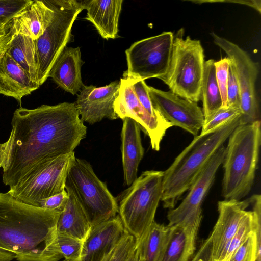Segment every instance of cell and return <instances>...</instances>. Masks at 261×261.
<instances>
[{"label": "cell", "mask_w": 261, "mask_h": 261, "mask_svg": "<svg viewBox=\"0 0 261 261\" xmlns=\"http://www.w3.org/2000/svg\"><path fill=\"white\" fill-rule=\"evenodd\" d=\"M54 10L52 20L42 35L36 40L38 84L48 77L52 66L66 45L71 41L72 28L84 9L82 1H48Z\"/></svg>", "instance_id": "obj_8"}, {"label": "cell", "mask_w": 261, "mask_h": 261, "mask_svg": "<svg viewBox=\"0 0 261 261\" xmlns=\"http://www.w3.org/2000/svg\"><path fill=\"white\" fill-rule=\"evenodd\" d=\"M215 62L214 60L210 59L204 64L201 90L204 121L222 107V97L216 79Z\"/></svg>", "instance_id": "obj_27"}, {"label": "cell", "mask_w": 261, "mask_h": 261, "mask_svg": "<svg viewBox=\"0 0 261 261\" xmlns=\"http://www.w3.org/2000/svg\"><path fill=\"white\" fill-rule=\"evenodd\" d=\"M119 88L120 81L117 80L100 87L84 85L74 102L82 121L93 124L103 118H118L114 110V103Z\"/></svg>", "instance_id": "obj_15"}, {"label": "cell", "mask_w": 261, "mask_h": 261, "mask_svg": "<svg viewBox=\"0 0 261 261\" xmlns=\"http://www.w3.org/2000/svg\"><path fill=\"white\" fill-rule=\"evenodd\" d=\"M54 13L48 1H33L22 13L13 19L10 26L16 32L36 40L50 23Z\"/></svg>", "instance_id": "obj_22"}, {"label": "cell", "mask_w": 261, "mask_h": 261, "mask_svg": "<svg viewBox=\"0 0 261 261\" xmlns=\"http://www.w3.org/2000/svg\"><path fill=\"white\" fill-rule=\"evenodd\" d=\"M66 191L69 195L68 199L59 215L56 231L83 242L91 226L85 212L74 196L70 191Z\"/></svg>", "instance_id": "obj_24"}, {"label": "cell", "mask_w": 261, "mask_h": 261, "mask_svg": "<svg viewBox=\"0 0 261 261\" xmlns=\"http://www.w3.org/2000/svg\"><path fill=\"white\" fill-rule=\"evenodd\" d=\"M65 190L74 196L85 212L91 227L116 216L117 200L100 180L90 164L74 158L67 172Z\"/></svg>", "instance_id": "obj_7"}, {"label": "cell", "mask_w": 261, "mask_h": 261, "mask_svg": "<svg viewBox=\"0 0 261 261\" xmlns=\"http://www.w3.org/2000/svg\"><path fill=\"white\" fill-rule=\"evenodd\" d=\"M80 48L66 46L57 57L48 74V77L67 92L74 95L84 86L82 80Z\"/></svg>", "instance_id": "obj_18"}, {"label": "cell", "mask_w": 261, "mask_h": 261, "mask_svg": "<svg viewBox=\"0 0 261 261\" xmlns=\"http://www.w3.org/2000/svg\"><path fill=\"white\" fill-rule=\"evenodd\" d=\"M69 195L65 189L61 193L43 200L40 207L61 213L67 203Z\"/></svg>", "instance_id": "obj_36"}, {"label": "cell", "mask_w": 261, "mask_h": 261, "mask_svg": "<svg viewBox=\"0 0 261 261\" xmlns=\"http://www.w3.org/2000/svg\"><path fill=\"white\" fill-rule=\"evenodd\" d=\"M60 212L30 205L0 193V261H59Z\"/></svg>", "instance_id": "obj_2"}, {"label": "cell", "mask_w": 261, "mask_h": 261, "mask_svg": "<svg viewBox=\"0 0 261 261\" xmlns=\"http://www.w3.org/2000/svg\"><path fill=\"white\" fill-rule=\"evenodd\" d=\"M137 244L136 238L127 233L116 247L107 261H127Z\"/></svg>", "instance_id": "obj_34"}, {"label": "cell", "mask_w": 261, "mask_h": 261, "mask_svg": "<svg viewBox=\"0 0 261 261\" xmlns=\"http://www.w3.org/2000/svg\"><path fill=\"white\" fill-rule=\"evenodd\" d=\"M260 255V230L252 233L237 249L228 261H256Z\"/></svg>", "instance_id": "obj_28"}, {"label": "cell", "mask_w": 261, "mask_h": 261, "mask_svg": "<svg viewBox=\"0 0 261 261\" xmlns=\"http://www.w3.org/2000/svg\"><path fill=\"white\" fill-rule=\"evenodd\" d=\"M114 110L118 117L130 118L150 139L152 149L159 151L161 142L166 131L172 126L165 119L151 116L138 99L127 79L120 80L119 94L114 103Z\"/></svg>", "instance_id": "obj_14"}, {"label": "cell", "mask_w": 261, "mask_h": 261, "mask_svg": "<svg viewBox=\"0 0 261 261\" xmlns=\"http://www.w3.org/2000/svg\"><path fill=\"white\" fill-rule=\"evenodd\" d=\"M134 90V91L145 110L153 117L158 119H164L152 107L148 94V86L145 80L137 79H127Z\"/></svg>", "instance_id": "obj_32"}, {"label": "cell", "mask_w": 261, "mask_h": 261, "mask_svg": "<svg viewBox=\"0 0 261 261\" xmlns=\"http://www.w3.org/2000/svg\"><path fill=\"white\" fill-rule=\"evenodd\" d=\"M164 171L143 172L116 198L118 215L125 230L137 240L154 221L163 193Z\"/></svg>", "instance_id": "obj_5"}, {"label": "cell", "mask_w": 261, "mask_h": 261, "mask_svg": "<svg viewBox=\"0 0 261 261\" xmlns=\"http://www.w3.org/2000/svg\"><path fill=\"white\" fill-rule=\"evenodd\" d=\"M191 2H194L197 4H202L203 3H212V2H230V3H236L242 5H247L248 6L252 7L259 13H260L261 10V3L260 0H245V1H191Z\"/></svg>", "instance_id": "obj_39"}, {"label": "cell", "mask_w": 261, "mask_h": 261, "mask_svg": "<svg viewBox=\"0 0 261 261\" xmlns=\"http://www.w3.org/2000/svg\"><path fill=\"white\" fill-rule=\"evenodd\" d=\"M9 138L3 144V181L13 190L56 158L74 151L87 127L75 103L42 105L14 112Z\"/></svg>", "instance_id": "obj_1"}, {"label": "cell", "mask_w": 261, "mask_h": 261, "mask_svg": "<svg viewBox=\"0 0 261 261\" xmlns=\"http://www.w3.org/2000/svg\"><path fill=\"white\" fill-rule=\"evenodd\" d=\"M148 94L154 109L172 126L179 127L194 137L201 129L204 117L197 102L181 97L170 90L162 91L148 86Z\"/></svg>", "instance_id": "obj_13"}, {"label": "cell", "mask_w": 261, "mask_h": 261, "mask_svg": "<svg viewBox=\"0 0 261 261\" xmlns=\"http://www.w3.org/2000/svg\"><path fill=\"white\" fill-rule=\"evenodd\" d=\"M215 44L224 51L230 60L232 69L239 85L240 124L253 122L258 119V107L255 92V83L259 72V64L253 61L249 54L236 44L214 33L211 34Z\"/></svg>", "instance_id": "obj_10"}, {"label": "cell", "mask_w": 261, "mask_h": 261, "mask_svg": "<svg viewBox=\"0 0 261 261\" xmlns=\"http://www.w3.org/2000/svg\"><path fill=\"white\" fill-rule=\"evenodd\" d=\"M56 239L58 251L61 258L67 260H79L82 246V241L58 232Z\"/></svg>", "instance_id": "obj_29"}, {"label": "cell", "mask_w": 261, "mask_h": 261, "mask_svg": "<svg viewBox=\"0 0 261 261\" xmlns=\"http://www.w3.org/2000/svg\"><path fill=\"white\" fill-rule=\"evenodd\" d=\"M140 132L134 120L127 117L123 119L121 151L124 181L128 186L137 178L138 166L144 154Z\"/></svg>", "instance_id": "obj_19"}, {"label": "cell", "mask_w": 261, "mask_h": 261, "mask_svg": "<svg viewBox=\"0 0 261 261\" xmlns=\"http://www.w3.org/2000/svg\"><path fill=\"white\" fill-rule=\"evenodd\" d=\"M173 39L172 32H163L133 43L125 50L127 69L123 78L160 79L169 65Z\"/></svg>", "instance_id": "obj_9"}, {"label": "cell", "mask_w": 261, "mask_h": 261, "mask_svg": "<svg viewBox=\"0 0 261 261\" xmlns=\"http://www.w3.org/2000/svg\"><path fill=\"white\" fill-rule=\"evenodd\" d=\"M227 107L240 108L241 106V96L238 84L233 72L230 68L229 69L228 81L227 87Z\"/></svg>", "instance_id": "obj_35"}, {"label": "cell", "mask_w": 261, "mask_h": 261, "mask_svg": "<svg viewBox=\"0 0 261 261\" xmlns=\"http://www.w3.org/2000/svg\"><path fill=\"white\" fill-rule=\"evenodd\" d=\"M211 261H220V260H214L212 258L211 259Z\"/></svg>", "instance_id": "obj_42"}, {"label": "cell", "mask_w": 261, "mask_h": 261, "mask_svg": "<svg viewBox=\"0 0 261 261\" xmlns=\"http://www.w3.org/2000/svg\"><path fill=\"white\" fill-rule=\"evenodd\" d=\"M63 261H72V260H64Z\"/></svg>", "instance_id": "obj_43"}, {"label": "cell", "mask_w": 261, "mask_h": 261, "mask_svg": "<svg viewBox=\"0 0 261 261\" xmlns=\"http://www.w3.org/2000/svg\"><path fill=\"white\" fill-rule=\"evenodd\" d=\"M10 29L11 38L6 51L23 69L30 80L39 85L36 40L25 34L16 32L10 25Z\"/></svg>", "instance_id": "obj_23"}, {"label": "cell", "mask_w": 261, "mask_h": 261, "mask_svg": "<svg viewBox=\"0 0 261 261\" xmlns=\"http://www.w3.org/2000/svg\"><path fill=\"white\" fill-rule=\"evenodd\" d=\"M222 162V196L241 200L250 192L257 168L261 143L260 121L240 124L228 137Z\"/></svg>", "instance_id": "obj_4"}, {"label": "cell", "mask_w": 261, "mask_h": 261, "mask_svg": "<svg viewBox=\"0 0 261 261\" xmlns=\"http://www.w3.org/2000/svg\"><path fill=\"white\" fill-rule=\"evenodd\" d=\"M10 23L0 22V55L7 50L11 40Z\"/></svg>", "instance_id": "obj_38"}, {"label": "cell", "mask_w": 261, "mask_h": 261, "mask_svg": "<svg viewBox=\"0 0 261 261\" xmlns=\"http://www.w3.org/2000/svg\"><path fill=\"white\" fill-rule=\"evenodd\" d=\"M242 114L213 129L194 137L192 142L164 171L163 207H175L205 166L240 124Z\"/></svg>", "instance_id": "obj_3"}, {"label": "cell", "mask_w": 261, "mask_h": 261, "mask_svg": "<svg viewBox=\"0 0 261 261\" xmlns=\"http://www.w3.org/2000/svg\"><path fill=\"white\" fill-rule=\"evenodd\" d=\"M230 60L229 58H222L215 62V75L222 100V107H227V87Z\"/></svg>", "instance_id": "obj_33"}, {"label": "cell", "mask_w": 261, "mask_h": 261, "mask_svg": "<svg viewBox=\"0 0 261 261\" xmlns=\"http://www.w3.org/2000/svg\"><path fill=\"white\" fill-rule=\"evenodd\" d=\"M199 228L174 227L162 261H190Z\"/></svg>", "instance_id": "obj_26"}, {"label": "cell", "mask_w": 261, "mask_h": 261, "mask_svg": "<svg viewBox=\"0 0 261 261\" xmlns=\"http://www.w3.org/2000/svg\"><path fill=\"white\" fill-rule=\"evenodd\" d=\"M184 29L174 36L169 65L160 79L179 96L197 103L204 69V50L198 40L184 38Z\"/></svg>", "instance_id": "obj_6"}, {"label": "cell", "mask_w": 261, "mask_h": 261, "mask_svg": "<svg viewBox=\"0 0 261 261\" xmlns=\"http://www.w3.org/2000/svg\"><path fill=\"white\" fill-rule=\"evenodd\" d=\"M74 152L61 155L25 182L8 193L25 204L40 207L41 202L65 189L69 168Z\"/></svg>", "instance_id": "obj_12"}, {"label": "cell", "mask_w": 261, "mask_h": 261, "mask_svg": "<svg viewBox=\"0 0 261 261\" xmlns=\"http://www.w3.org/2000/svg\"><path fill=\"white\" fill-rule=\"evenodd\" d=\"M225 148L223 145L210 160L188 190V194L180 204L168 211L167 217L169 226L199 227L202 217V205L222 163Z\"/></svg>", "instance_id": "obj_11"}, {"label": "cell", "mask_w": 261, "mask_h": 261, "mask_svg": "<svg viewBox=\"0 0 261 261\" xmlns=\"http://www.w3.org/2000/svg\"><path fill=\"white\" fill-rule=\"evenodd\" d=\"M87 10L85 19L91 22L102 38L118 37V20L123 0L82 1Z\"/></svg>", "instance_id": "obj_20"}, {"label": "cell", "mask_w": 261, "mask_h": 261, "mask_svg": "<svg viewBox=\"0 0 261 261\" xmlns=\"http://www.w3.org/2000/svg\"><path fill=\"white\" fill-rule=\"evenodd\" d=\"M4 158V149L3 144H0V167H1L2 163Z\"/></svg>", "instance_id": "obj_41"}, {"label": "cell", "mask_w": 261, "mask_h": 261, "mask_svg": "<svg viewBox=\"0 0 261 261\" xmlns=\"http://www.w3.org/2000/svg\"><path fill=\"white\" fill-rule=\"evenodd\" d=\"M174 229V226L161 224L154 221L137 240L136 246L142 260L162 261Z\"/></svg>", "instance_id": "obj_25"}, {"label": "cell", "mask_w": 261, "mask_h": 261, "mask_svg": "<svg viewBox=\"0 0 261 261\" xmlns=\"http://www.w3.org/2000/svg\"><path fill=\"white\" fill-rule=\"evenodd\" d=\"M137 245V244H136ZM127 261H142L138 249L136 246Z\"/></svg>", "instance_id": "obj_40"}, {"label": "cell", "mask_w": 261, "mask_h": 261, "mask_svg": "<svg viewBox=\"0 0 261 261\" xmlns=\"http://www.w3.org/2000/svg\"><path fill=\"white\" fill-rule=\"evenodd\" d=\"M39 87L6 51L0 55V94L12 97L21 103L23 96Z\"/></svg>", "instance_id": "obj_21"}, {"label": "cell", "mask_w": 261, "mask_h": 261, "mask_svg": "<svg viewBox=\"0 0 261 261\" xmlns=\"http://www.w3.org/2000/svg\"><path fill=\"white\" fill-rule=\"evenodd\" d=\"M127 233L118 214L91 227L78 261H107Z\"/></svg>", "instance_id": "obj_16"}, {"label": "cell", "mask_w": 261, "mask_h": 261, "mask_svg": "<svg viewBox=\"0 0 261 261\" xmlns=\"http://www.w3.org/2000/svg\"><path fill=\"white\" fill-rule=\"evenodd\" d=\"M252 200L251 196L243 200H224L218 202V218L210 236L213 259L221 260Z\"/></svg>", "instance_id": "obj_17"}, {"label": "cell", "mask_w": 261, "mask_h": 261, "mask_svg": "<svg viewBox=\"0 0 261 261\" xmlns=\"http://www.w3.org/2000/svg\"><path fill=\"white\" fill-rule=\"evenodd\" d=\"M241 114L242 112L240 108L221 107L208 119L204 121L200 134L210 131L226 121Z\"/></svg>", "instance_id": "obj_31"}, {"label": "cell", "mask_w": 261, "mask_h": 261, "mask_svg": "<svg viewBox=\"0 0 261 261\" xmlns=\"http://www.w3.org/2000/svg\"><path fill=\"white\" fill-rule=\"evenodd\" d=\"M32 2V0H0V22L11 23Z\"/></svg>", "instance_id": "obj_30"}, {"label": "cell", "mask_w": 261, "mask_h": 261, "mask_svg": "<svg viewBox=\"0 0 261 261\" xmlns=\"http://www.w3.org/2000/svg\"><path fill=\"white\" fill-rule=\"evenodd\" d=\"M212 259V243L209 236L200 246L196 254L190 261H211Z\"/></svg>", "instance_id": "obj_37"}]
</instances>
